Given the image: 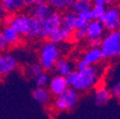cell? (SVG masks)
Masks as SVG:
<instances>
[{"mask_svg":"<svg viewBox=\"0 0 120 119\" xmlns=\"http://www.w3.org/2000/svg\"><path fill=\"white\" fill-rule=\"evenodd\" d=\"M92 4V0H73L70 7L72 8V13L78 15L82 12L91 9Z\"/></svg>","mask_w":120,"mask_h":119,"instance_id":"cell-15","label":"cell"},{"mask_svg":"<svg viewBox=\"0 0 120 119\" xmlns=\"http://www.w3.org/2000/svg\"><path fill=\"white\" fill-rule=\"evenodd\" d=\"M116 0H106V4H112V3L115 2Z\"/></svg>","mask_w":120,"mask_h":119,"instance_id":"cell-36","label":"cell"},{"mask_svg":"<svg viewBox=\"0 0 120 119\" xmlns=\"http://www.w3.org/2000/svg\"><path fill=\"white\" fill-rule=\"evenodd\" d=\"M102 52L100 48H91L82 58L88 65L91 66L94 63H96L102 59Z\"/></svg>","mask_w":120,"mask_h":119,"instance_id":"cell-16","label":"cell"},{"mask_svg":"<svg viewBox=\"0 0 120 119\" xmlns=\"http://www.w3.org/2000/svg\"><path fill=\"white\" fill-rule=\"evenodd\" d=\"M62 15L58 12H52L48 18L43 21L38 22V36L44 39H48L52 33L60 28Z\"/></svg>","mask_w":120,"mask_h":119,"instance_id":"cell-4","label":"cell"},{"mask_svg":"<svg viewBox=\"0 0 120 119\" xmlns=\"http://www.w3.org/2000/svg\"><path fill=\"white\" fill-rule=\"evenodd\" d=\"M103 30L104 28H103V23L100 21L91 20L87 25V33L85 37L88 41L97 37H101Z\"/></svg>","mask_w":120,"mask_h":119,"instance_id":"cell-7","label":"cell"},{"mask_svg":"<svg viewBox=\"0 0 120 119\" xmlns=\"http://www.w3.org/2000/svg\"><path fill=\"white\" fill-rule=\"evenodd\" d=\"M34 99L40 104H44L49 99V93L44 88H37L32 93Z\"/></svg>","mask_w":120,"mask_h":119,"instance_id":"cell-17","label":"cell"},{"mask_svg":"<svg viewBox=\"0 0 120 119\" xmlns=\"http://www.w3.org/2000/svg\"><path fill=\"white\" fill-rule=\"evenodd\" d=\"M8 25L19 34L27 35L29 29V17H27L24 15L13 16V19Z\"/></svg>","mask_w":120,"mask_h":119,"instance_id":"cell-6","label":"cell"},{"mask_svg":"<svg viewBox=\"0 0 120 119\" xmlns=\"http://www.w3.org/2000/svg\"><path fill=\"white\" fill-rule=\"evenodd\" d=\"M17 66V61L11 55L0 56V76L6 75L13 70Z\"/></svg>","mask_w":120,"mask_h":119,"instance_id":"cell-8","label":"cell"},{"mask_svg":"<svg viewBox=\"0 0 120 119\" xmlns=\"http://www.w3.org/2000/svg\"><path fill=\"white\" fill-rule=\"evenodd\" d=\"M2 35L4 38L5 39L6 43H8V46L16 47L19 46L22 43L21 38L19 37V34L14 29L8 26L4 27V28L2 31Z\"/></svg>","mask_w":120,"mask_h":119,"instance_id":"cell-9","label":"cell"},{"mask_svg":"<svg viewBox=\"0 0 120 119\" xmlns=\"http://www.w3.org/2000/svg\"><path fill=\"white\" fill-rule=\"evenodd\" d=\"M38 22L31 16L29 17V29L27 36L29 37H35L38 36Z\"/></svg>","mask_w":120,"mask_h":119,"instance_id":"cell-24","label":"cell"},{"mask_svg":"<svg viewBox=\"0 0 120 119\" xmlns=\"http://www.w3.org/2000/svg\"><path fill=\"white\" fill-rule=\"evenodd\" d=\"M0 1H2V0H0Z\"/></svg>","mask_w":120,"mask_h":119,"instance_id":"cell-37","label":"cell"},{"mask_svg":"<svg viewBox=\"0 0 120 119\" xmlns=\"http://www.w3.org/2000/svg\"><path fill=\"white\" fill-rule=\"evenodd\" d=\"M51 13H52L51 6L49 4V3H42V4H37L34 7V9L33 10L32 17L34 18L38 22H41L44 20L46 18H48V16Z\"/></svg>","mask_w":120,"mask_h":119,"instance_id":"cell-10","label":"cell"},{"mask_svg":"<svg viewBox=\"0 0 120 119\" xmlns=\"http://www.w3.org/2000/svg\"><path fill=\"white\" fill-rule=\"evenodd\" d=\"M8 43H6L5 39L4 38V37H3L2 33H0V52L1 51H4V49H6L8 48Z\"/></svg>","mask_w":120,"mask_h":119,"instance_id":"cell-31","label":"cell"},{"mask_svg":"<svg viewBox=\"0 0 120 119\" xmlns=\"http://www.w3.org/2000/svg\"><path fill=\"white\" fill-rule=\"evenodd\" d=\"M118 17H119V11L115 7H110L105 11V13L98 21H100L102 23H104V22L113 20Z\"/></svg>","mask_w":120,"mask_h":119,"instance_id":"cell-20","label":"cell"},{"mask_svg":"<svg viewBox=\"0 0 120 119\" xmlns=\"http://www.w3.org/2000/svg\"><path fill=\"white\" fill-rule=\"evenodd\" d=\"M102 58H113L120 55V30L110 32L100 45Z\"/></svg>","mask_w":120,"mask_h":119,"instance_id":"cell-2","label":"cell"},{"mask_svg":"<svg viewBox=\"0 0 120 119\" xmlns=\"http://www.w3.org/2000/svg\"><path fill=\"white\" fill-rule=\"evenodd\" d=\"M78 77L71 88L76 91H84L89 89L97 83L98 79V69L94 66H88L86 68L78 71Z\"/></svg>","mask_w":120,"mask_h":119,"instance_id":"cell-1","label":"cell"},{"mask_svg":"<svg viewBox=\"0 0 120 119\" xmlns=\"http://www.w3.org/2000/svg\"><path fill=\"white\" fill-rule=\"evenodd\" d=\"M111 93L107 88L99 87L96 89L94 95V102L97 106H103L109 101L111 97Z\"/></svg>","mask_w":120,"mask_h":119,"instance_id":"cell-14","label":"cell"},{"mask_svg":"<svg viewBox=\"0 0 120 119\" xmlns=\"http://www.w3.org/2000/svg\"><path fill=\"white\" fill-rule=\"evenodd\" d=\"M59 57V49L55 43L48 42L43 46L39 53L40 65L44 70H50Z\"/></svg>","mask_w":120,"mask_h":119,"instance_id":"cell-3","label":"cell"},{"mask_svg":"<svg viewBox=\"0 0 120 119\" xmlns=\"http://www.w3.org/2000/svg\"><path fill=\"white\" fill-rule=\"evenodd\" d=\"M70 37H71V33L69 32L66 31L65 29L60 27L59 28L55 30L53 33H52L49 36L47 40L50 43L56 44V43H61V42L68 41V40H70Z\"/></svg>","mask_w":120,"mask_h":119,"instance_id":"cell-13","label":"cell"},{"mask_svg":"<svg viewBox=\"0 0 120 119\" xmlns=\"http://www.w3.org/2000/svg\"><path fill=\"white\" fill-rule=\"evenodd\" d=\"M102 40H103L102 37H97V38L89 40V44L91 48H99L102 43Z\"/></svg>","mask_w":120,"mask_h":119,"instance_id":"cell-30","label":"cell"},{"mask_svg":"<svg viewBox=\"0 0 120 119\" xmlns=\"http://www.w3.org/2000/svg\"><path fill=\"white\" fill-rule=\"evenodd\" d=\"M106 11L104 5H94L90 9V14L92 20H99Z\"/></svg>","mask_w":120,"mask_h":119,"instance_id":"cell-22","label":"cell"},{"mask_svg":"<svg viewBox=\"0 0 120 119\" xmlns=\"http://www.w3.org/2000/svg\"><path fill=\"white\" fill-rule=\"evenodd\" d=\"M54 67L58 76L66 77L71 72V66L65 59H58L54 64Z\"/></svg>","mask_w":120,"mask_h":119,"instance_id":"cell-18","label":"cell"},{"mask_svg":"<svg viewBox=\"0 0 120 119\" xmlns=\"http://www.w3.org/2000/svg\"><path fill=\"white\" fill-rule=\"evenodd\" d=\"M91 20H92V18L90 14V10L79 13L77 15V20H76V28L87 27L88 22Z\"/></svg>","mask_w":120,"mask_h":119,"instance_id":"cell-19","label":"cell"},{"mask_svg":"<svg viewBox=\"0 0 120 119\" xmlns=\"http://www.w3.org/2000/svg\"><path fill=\"white\" fill-rule=\"evenodd\" d=\"M79 99L77 91L73 88H67L54 101V107L59 111H68L76 105Z\"/></svg>","mask_w":120,"mask_h":119,"instance_id":"cell-5","label":"cell"},{"mask_svg":"<svg viewBox=\"0 0 120 119\" xmlns=\"http://www.w3.org/2000/svg\"><path fill=\"white\" fill-rule=\"evenodd\" d=\"M76 20H77V15H75L72 12L66 13L62 15L60 27L72 33L76 29Z\"/></svg>","mask_w":120,"mask_h":119,"instance_id":"cell-11","label":"cell"},{"mask_svg":"<svg viewBox=\"0 0 120 119\" xmlns=\"http://www.w3.org/2000/svg\"><path fill=\"white\" fill-rule=\"evenodd\" d=\"M1 4L7 11L13 12L20 8L22 5V0H2Z\"/></svg>","mask_w":120,"mask_h":119,"instance_id":"cell-21","label":"cell"},{"mask_svg":"<svg viewBox=\"0 0 120 119\" xmlns=\"http://www.w3.org/2000/svg\"><path fill=\"white\" fill-rule=\"evenodd\" d=\"M67 88L68 86L66 83L65 78L62 76H57L52 78L50 82V86H49L51 93L56 96L61 94Z\"/></svg>","mask_w":120,"mask_h":119,"instance_id":"cell-12","label":"cell"},{"mask_svg":"<svg viewBox=\"0 0 120 119\" xmlns=\"http://www.w3.org/2000/svg\"><path fill=\"white\" fill-rule=\"evenodd\" d=\"M36 84H37L38 88H43V86L47 83L48 82V76L45 74H42L38 78H36Z\"/></svg>","mask_w":120,"mask_h":119,"instance_id":"cell-29","label":"cell"},{"mask_svg":"<svg viewBox=\"0 0 120 119\" xmlns=\"http://www.w3.org/2000/svg\"><path fill=\"white\" fill-rule=\"evenodd\" d=\"M43 71L44 69L43 68L40 64H37V63H34L32 65L29 66L28 68V74L34 78H38L42 74H43Z\"/></svg>","mask_w":120,"mask_h":119,"instance_id":"cell-25","label":"cell"},{"mask_svg":"<svg viewBox=\"0 0 120 119\" xmlns=\"http://www.w3.org/2000/svg\"><path fill=\"white\" fill-rule=\"evenodd\" d=\"M111 95L112 97H114L115 98L120 100V81L117 82L110 90Z\"/></svg>","mask_w":120,"mask_h":119,"instance_id":"cell-28","label":"cell"},{"mask_svg":"<svg viewBox=\"0 0 120 119\" xmlns=\"http://www.w3.org/2000/svg\"><path fill=\"white\" fill-rule=\"evenodd\" d=\"M94 5H104L106 4V0H93Z\"/></svg>","mask_w":120,"mask_h":119,"instance_id":"cell-33","label":"cell"},{"mask_svg":"<svg viewBox=\"0 0 120 119\" xmlns=\"http://www.w3.org/2000/svg\"><path fill=\"white\" fill-rule=\"evenodd\" d=\"M48 1L51 7L60 10L70 7L73 2V0H48Z\"/></svg>","mask_w":120,"mask_h":119,"instance_id":"cell-23","label":"cell"},{"mask_svg":"<svg viewBox=\"0 0 120 119\" xmlns=\"http://www.w3.org/2000/svg\"><path fill=\"white\" fill-rule=\"evenodd\" d=\"M47 1V0H36L35 1V5L37 4H42V3H45Z\"/></svg>","mask_w":120,"mask_h":119,"instance_id":"cell-35","label":"cell"},{"mask_svg":"<svg viewBox=\"0 0 120 119\" xmlns=\"http://www.w3.org/2000/svg\"><path fill=\"white\" fill-rule=\"evenodd\" d=\"M78 73H79L78 71H71L67 76L64 77L66 83H67V86H69V87H72V86H73V84L74 83L76 79H77Z\"/></svg>","mask_w":120,"mask_h":119,"instance_id":"cell-27","label":"cell"},{"mask_svg":"<svg viewBox=\"0 0 120 119\" xmlns=\"http://www.w3.org/2000/svg\"><path fill=\"white\" fill-rule=\"evenodd\" d=\"M36 0H22V5L31 6L33 4H35Z\"/></svg>","mask_w":120,"mask_h":119,"instance_id":"cell-32","label":"cell"},{"mask_svg":"<svg viewBox=\"0 0 120 119\" xmlns=\"http://www.w3.org/2000/svg\"><path fill=\"white\" fill-rule=\"evenodd\" d=\"M103 26L104 29L109 30L110 32L120 30V18L118 17L117 19H113V20L104 22V23H103Z\"/></svg>","mask_w":120,"mask_h":119,"instance_id":"cell-26","label":"cell"},{"mask_svg":"<svg viewBox=\"0 0 120 119\" xmlns=\"http://www.w3.org/2000/svg\"><path fill=\"white\" fill-rule=\"evenodd\" d=\"M6 13H7L6 8L3 6L2 4H0V16H3V15H4Z\"/></svg>","mask_w":120,"mask_h":119,"instance_id":"cell-34","label":"cell"}]
</instances>
